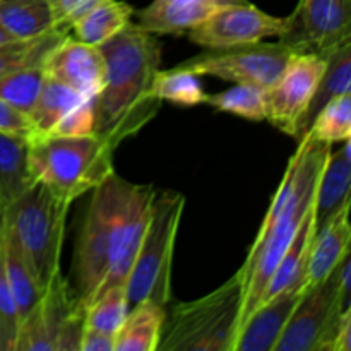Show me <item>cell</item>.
<instances>
[{
	"label": "cell",
	"instance_id": "obj_1",
	"mask_svg": "<svg viewBox=\"0 0 351 351\" xmlns=\"http://www.w3.org/2000/svg\"><path fill=\"white\" fill-rule=\"evenodd\" d=\"M332 144L304 137L288 161L259 233L237 276L242 288L239 329L263 300L278 263L314 208L315 187ZM237 329V332H239Z\"/></svg>",
	"mask_w": 351,
	"mask_h": 351
},
{
	"label": "cell",
	"instance_id": "obj_2",
	"mask_svg": "<svg viewBox=\"0 0 351 351\" xmlns=\"http://www.w3.org/2000/svg\"><path fill=\"white\" fill-rule=\"evenodd\" d=\"M99 50L106 72L95 99V134L117 149L160 112L161 101L151 95V86L160 71L161 45L156 34L130 23Z\"/></svg>",
	"mask_w": 351,
	"mask_h": 351
},
{
	"label": "cell",
	"instance_id": "obj_3",
	"mask_svg": "<svg viewBox=\"0 0 351 351\" xmlns=\"http://www.w3.org/2000/svg\"><path fill=\"white\" fill-rule=\"evenodd\" d=\"M71 204L34 182L3 216L2 235L24 257L43 288L60 273L65 219Z\"/></svg>",
	"mask_w": 351,
	"mask_h": 351
},
{
	"label": "cell",
	"instance_id": "obj_4",
	"mask_svg": "<svg viewBox=\"0 0 351 351\" xmlns=\"http://www.w3.org/2000/svg\"><path fill=\"white\" fill-rule=\"evenodd\" d=\"M113 151L96 134L48 136L29 141L27 163L34 180L72 204L115 171Z\"/></svg>",
	"mask_w": 351,
	"mask_h": 351
},
{
	"label": "cell",
	"instance_id": "obj_5",
	"mask_svg": "<svg viewBox=\"0 0 351 351\" xmlns=\"http://www.w3.org/2000/svg\"><path fill=\"white\" fill-rule=\"evenodd\" d=\"M132 184L113 171L91 191L72 259V293L88 305L101 290L117 245L120 221Z\"/></svg>",
	"mask_w": 351,
	"mask_h": 351
},
{
	"label": "cell",
	"instance_id": "obj_6",
	"mask_svg": "<svg viewBox=\"0 0 351 351\" xmlns=\"http://www.w3.org/2000/svg\"><path fill=\"white\" fill-rule=\"evenodd\" d=\"M242 308L237 273L206 297L175 304L165 315L160 351H233Z\"/></svg>",
	"mask_w": 351,
	"mask_h": 351
},
{
	"label": "cell",
	"instance_id": "obj_7",
	"mask_svg": "<svg viewBox=\"0 0 351 351\" xmlns=\"http://www.w3.org/2000/svg\"><path fill=\"white\" fill-rule=\"evenodd\" d=\"M185 197L175 191L154 189L149 219L127 278L129 305L153 300L167 307L171 300L173 250L180 226Z\"/></svg>",
	"mask_w": 351,
	"mask_h": 351
},
{
	"label": "cell",
	"instance_id": "obj_8",
	"mask_svg": "<svg viewBox=\"0 0 351 351\" xmlns=\"http://www.w3.org/2000/svg\"><path fill=\"white\" fill-rule=\"evenodd\" d=\"M350 311L336 267L326 280L304 288L274 351H335L336 335Z\"/></svg>",
	"mask_w": 351,
	"mask_h": 351
},
{
	"label": "cell",
	"instance_id": "obj_9",
	"mask_svg": "<svg viewBox=\"0 0 351 351\" xmlns=\"http://www.w3.org/2000/svg\"><path fill=\"white\" fill-rule=\"evenodd\" d=\"M86 307L60 273L21 319L16 351H79Z\"/></svg>",
	"mask_w": 351,
	"mask_h": 351
},
{
	"label": "cell",
	"instance_id": "obj_10",
	"mask_svg": "<svg viewBox=\"0 0 351 351\" xmlns=\"http://www.w3.org/2000/svg\"><path fill=\"white\" fill-rule=\"evenodd\" d=\"M293 51L283 43H250L206 50L184 60L178 67L197 75H215L235 84H254L267 89L287 65Z\"/></svg>",
	"mask_w": 351,
	"mask_h": 351
},
{
	"label": "cell",
	"instance_id": "obj_11",
	"mask_svg": "<svg viewBox=\"0 0 351 351\" xmlns=\"http://www.w3.org/2000/svg\"><path fill=\"white\" fill-rule=\"evenodd\" d=\"M287 19L280 43L293 53L326 57L351 41V0H300Z\"/></svg>",
	"mask_w": 351,
	"mask_h": 351
},
{
	"label": "cell",
	"instance_id": "obj_12",
	"mask_svg": "<svg viewBox=\"0 0 351 351\" xmlns=\"http://www.w3.org/2000/svg\"><path fill=\"white\" fill-rule=\"evenodd\" d=\"M326 69V57L291 53L276 81L266 89V120L287 136L295 137Z\"/></svg>",
	"mask_w": 351,
	"mask_h": 351
},
{
	"label": "cell",
	"instance_id": "obj_13",
	"mask_svg": "<svg viewBox=\"0 0 351 351\" xmlns=\"http://www.w3.org/2000/svg\"><path fill=\"white\" fill-rule=\"evenodd\" d=\"M287 27V17L271 16L245 2L219 7L185 34L192 43L206 50H215L259 43L269 36L280 38Z\"/></svg>",
	"mask_w": 351,
	"mask_h": 351
},
{
	"label": "cell",
	"instance_id": "obj_14",
	"mask_svg": "<svg viewBox=\"0 0 351 351\" xmlns=\"http://www.w3.org/2000/svg\"><path fill=\"white\" fill-rule=\"evenodd\" d=\"M48 77L64 82L82 96L95 98L105 84L106 64L99 47L65 36L43 62Z\"/></svg>",
	"mask_w": 351,
	"mask_h": 351
},
{
	"label": "cell",
	"instance_id": "obj_15",
	"mask_svg": "<svg viewBox=\"0 0 351 351\" xmlns=\"http://www.w3.org/2000/svg\"><path fill=\"white\" fill-rule=\"evenodd\" d=\"M304 288H291L263 302L239 329L233 351H274Z\"/></svg>",
	"mask_w": 351,
	"mask_h": 351
},
{
	"label": "cell",
	"instance_id": "obj_16",
	"mask_svg": "<svg viewBox=\"0 0 351 351\" xmlns=\"http://www.w3.org/2000/svg\"><path fill=\"white\" fill-rule=\"evenodd\" d=\"M247 0H153L137 12V26L156 36L185 34L191 27L211 16L216 9Z\"/></svg>",
	"mask_w": 351,
	"mask_h": 351
},
{
	"label": "cell",
	"instance_id": "obj_17",
	"mask_svg": "<svg viewBox=\"0 0 351 351\" xmlns=\"http://www.w3.org/2000/svg\"><path fill=\"white\" fill-rule=\"evenodd\" d=\"M338 151H329L319 175L314 195V233L324 228L336 213L350 202L351 189V141H343Z\"/></svg>",
	"mask_w": 351,
	"mask_h": 351
},
{
	"label": "cell",
	"instance_id": "obj_18",
	"mask_svg": "<svg viewBox=\"0 0 351 351\" xmlns=\"http://www.w3.org/2000/svg\"><path fill=\"white\" fill-rule=\"evenodd\" d=\"M351 225L350 202L343 206L335 218L322 230L314 233L307 266V285L326 280L338 267L343 257L350 254Z\"/></svg>",
	"mask_w": 351,
	"mask_h": 351
},
{
	"label": "cell",
	"instance_id": "obj_19",
	"mask_svg": "<svg viewBox=\"0 0 351 351\" xmlns=\"http://www.w3.org/2000/svg\"><path fill=\"white\" fill-rule=\"evenodd\" d=\"M345 93H351V41L339 45L338 48H335V50L326 55L324 74L319 81L314 98H312L311 105L307 106V112L302 117L297 134L293 137L297 144L307 136L317 113L331 99L338 98Z\"/></svg>",
	"mask_w": 351,
	"mask_h": 351
},
{
	"label": "cell",
	"instance_id": "obj_20",
	"mask_svg": "<svg viewBox=\"0 0 351 351\" xmlns=\"http://www.w3.org/2000/svg\"><path fill=\"white\" fill-rule=\"evenodd\" d=\"M27 144L23 137L0 132V230L9 206L36 182L27 163Z\"/></svg>",
	"mask_w": 351,
	"mask_h": 351
},
{
	"label": "cell",
	"instance_id": "obj_21",
	"mask_svg": "<svg viewBox=\"0 0 351 351\" xmlns=\"http://www.w3.org/2000/svg\"><path fill=\"white\" fill-rule=\"evenodd\" d=\"M167 307L153 300L130 305L115 335V351H158Z\"/></svg>",
	"mask_w": 351,
	"mask_h": 351
},
{
	"label": "cell",
	"instance_id": "obj_22",
	"mask_svg": "<svg viewBox=\"0 0 351 351\" xmlns=\"http://www.w3.org/2000/svg\"><path fill=\"white\" fill-rule=\"evenodd\" d=\"M312 239H314V216H312L311 211L307 218L304 219V223H302L295 239L291 240L287 252L283 254L281 261L278 263L276 269H274L273 276H271L269 283H267L261 304L276 297L278 293L285 290H291V288H300L302 290V288L307 287V266L308 256H311Z\"/></svg>",
	"mask_w": 351,
	"mask_h": 351
},
{
	"label": "cell",
	"instance_id": "obj_23",
	"mask_svg": "<svg viewBox=\"0 0 351 351\" xmlns=\"http://www.w3.org/2000/svg\"><path fill=\"white\" fill-rule=\"evenodd\" d=\"M134 16V7L122 0H98L72 23L71 31L75 40L99 47L112 40Z\"/></svg>",
	"mask_w": 351,
	"mask_h": 351
},
{
	"label": "cell",
	"instance_id": "obj_24",
	"mask_svg": "<svg viewBox=\"0 0 351 351\" xmlns=\"http://www.w3.org/2000/svg\"><path fill=\"white\" fill-rule=\"evenodd\" d=\"M0 24L14 40H33L60 29L48 0H0Z\"/></svg>",
	"mask_w": 351,
	"mask_h": 351
},
{
	"label": "cell",
	"instance_id": "obj_25",
	"mask_svg": "<svg viewBox=\"0 0 351 351\" xmlns=\"http://www.w3.org/2000/svg\"><path fill=\"white\" fill-rule=\"evenodd\" d=\"M86 98H88V96H82L81 93L69 88L64 82L55 81V79L47 75L40 96H38L33 110H31L29 115H27L31 120V125H33L34 129L33 139L50 136L51 130L55 129V125H57L72 108H75L79 103L84 101Z\"/></svg>",
	"mask_w": 351,
	"mask_h": 351
},
{
	"label": "cell",
	"instance_id": "obj_26",
	"mask_svg": "<svg viewBox=\"0 0 351 351\" xmlns=\"http://www.w3.org/2000/svg\"><path fill=\"white\" fill-rule=\"evenodd\" d=\"M2 235V232H0ZM2 250H3V266H5L7 281H9L10 291H12L14 302H16L17 312H19V322L34 305L43 297L45 288L34 276L29 264L24 257L17 252L16 247L2 235Z\"/></svg>",
	"mask_w": 351,
	"mask_h": 351
},
{
	"label": "cell",
	"instance_id": "obj_27",
	"mask_svg": "<svg viewBox=\"0 0 351 351\" xmlns=\"http://www.w3.org/2000/svg\"><path fill=\"white\" fill-rule=\"evenodd\" d=\"M151 95L160 101H171L180 106L206 105L208 93L202 86L201 75L182 67L158 71L151 86Z\"/></svg>",
	"mask_w": 351,
	"mask_h": 351
},
{
	"label": "cell",
	"instance_id": "obj_28",
	"mask_svg": "<svg viewBox=\"0 0 351 351\" xmlns=\"http://www.w3.org/2000/svg\"><path fill=\"white\" fill-rule=\"evenodd\" d=\"M71 31L53 29L33 40H17L0 45V77L9 72L31 65H43L47 55L64 40Z\"/></svg>",
	"mask_w": 351,
	"mask_h": 351
},
{
	"label": "cell",
	"instance_id": "obj_29",
	"mask_svg": "<svg viewBox=\"0 0 351 351\" xmlns=\"http://www.w3.org/2000/svg\"><path fill=\"white\" fill-rule=\"evenodd\" d=\"M129 307L125 285L106 288L86 305L84 326L115 336L122 322L125 321Z\"/></svg>",
	"mask_w": 351,
	"mask_h": 351
},
{
	"label": "cell",
	"instance_id": "obj_30",
	"mask_svg": "<svg viewBox=\"0 0 351 351\" xmlns=\"http://www.w3.org/2000/svg\"><path fill=\"white\" fill-rule=\"evenodd\" d=\"M206 105L250 122H263L266 120V89L254 84H235L218 95H208Z\"/></svg>",
	"mask_w": 351,
	"mask_h": 351
},
{
	"label": "cell",
	"instance_id": "obj_31",
	"mask_svg": "<svg viewBox=\"0 0 351 351\" xmlns=\"http://www.w3.org/2000/svg\"><path fill=\"white\" fill-rule=\"evenodd\" d=\"M47 74L43 65L17 69L0 77V98L19 112L29 115L40 96Z\"/></svg>",
	"mask_w": 351,
	"mask_h": 351
},
{
	"label": "cell",
	"instance_id": "obj_32",
	"mask_svg": "<svg viewBox=\"0 0 351 351\" xmlns=\"http://www.w3.org/2000/svg\"><path fill=\"white\" fill-rule=\"evenodd\" d=\"M305 137L329 144L351 139V93L331 99L317 113Z\"/></svg>",
	"mask_w": 351,
	"mask_h": 351
},
{
	"label": "cell",
	"instance_id": "obj_33",
	"mask_svg": "<svg viewBox=\"0 0 351 351\" xmlns=\"http://www.w3.org/2000/svg\"><path fill=\"white\" fill-rule=\"evenodd\" d=\"M19 335V312L7 281L0 235V351H16Z\"/></svg>",
	"mask_w": 351,
	"mask_h": 351
},
{
	"label": "cell",
	"instance_id": "obj_34",
	"mask_svg": "<svg viewBox=\"0 0 351 351\" xmlns=\"http://www.w3.org/2000/svg\"><path fill=\"white\" fill-rule=\"evenodd\" d=\"M95 98H86L55 125L50 136H91L96 129ZM48 137V136H47Z\"/></svg>",
	"mask_w": 351,
	"mask_h": 351
},
{
	"label": "cell",
	"instance_id": "obj_35",
	"mask_svg": "<svg viewBox=\"0 0 351 351\" xmlns=\"http://www.w3.org/2000/svg\"><path fill=\"white\" fill-rule=\"evenodd\" d=\"M0 132L23 137L26 141H31L34 137V129L31 125L29 117L10 106L2 98H0Z\"/></svg>",
	"mask_w": 351,
	"mask_h": 351
},
{
	"label": "cell",
	"instance_id": "obj_36",
	"mask_svg": "<svg viewBox=\"0 0 351 351\" xmlns=\"http://www.w3.org/2000/svg\"><path fill=\"white\" fill-rule=\"evenodd\" d=\"M96 2L98 0H48L57 27L67 31H71L72 23Z\"/></svg>",
	"mask_w": 351,
	"mask_h": 351
},
{
	"label": "cell",
	"instance_id": "obj_37",
	"mask_svg": "<svg viewBox=\"0 0 351 351\" xmlns=\"http://www.w3.org/2000/svg\"><path fill=\"white\" fill-rule=\"evenodd\" d=\"M79 351H115V336L84 326Z\"/></svg>",
	"mask_w": 351,
	"mask_h": 351
},
{
	"label": "cell",
	"instance_id": "obj_38",
	"mask_svg": "<svg viewBox=\"0 0 351 351\" xmlns=\"http://www.w3.org/2000/svg\"><path fill=\"white\" fill-rule=\"evenodd\" d=\"M351 350V311L343 319V324L339 328L335 339V351H350Z\"/></svg>",
	"mask_w": 351,
	"mask_h": 351
},
{
	"label": "cell",
	"instance_id": "obj_39",
	"mask_svg": "<svg viewBox=\"0 0 351 351\" xmlns=\"http://www.w3.org/2000/svg\"><path fill=\"white\" fill-rule=\"evenodd\" d=\"M10 41H17V40H14V38L10 36V34L7 33L5 29H3V27H2V24H0V45L10 43Z\"/></svg>",
	"mask_w": 351,
	"mask_h": 351
}]
</instances>
